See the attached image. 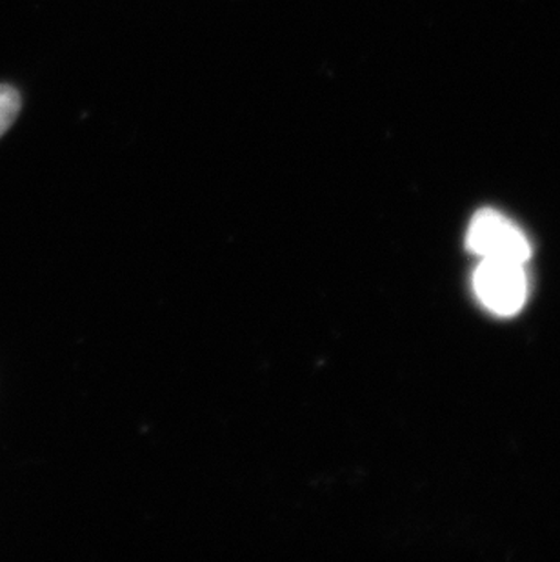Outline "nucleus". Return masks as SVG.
<instances>
[{
    "label": "nucleus",
    "mask_w": 560,
    "mask_h": 562,
    "mask_svg": "<svg viewBox=\"0 0 560 562\" xmlns=\"http://www.w3.org/2000/svg\"><path fill=\"white\" fill-rule=\"evenodd\" d=\"M468 248L481 259L509 260L518 265H526L531 257L523 229L493 210H482L471 221Z\"/></svg>",
    "instance_id": "1"
},
{
    "label": "nucleus",
    "mask_w": 560,
    "mask_h": 562,
    "mask_svg": "<svg viewBox=\"0 0 560 562\" xmlns=\"http://www.w3.org/2000/svg\"><path fill=\"white\" fill-rule=\"evenodd\" d=\"M477 297L490 312L513 315L523 308L528 295L524 265L509 260L482 259L473 277Z\"/></svg>",
    "instance_id": "2"
},
{
    "label": "nucleus",
    "mask_w": 560,
    "mask_h": 562,
    "mask_svg": "<svg viewBox=\"0 0 560 562\" xmlns=\"http://www.w3.org/2000/svg\"><path fill=\"white\" fill-rule=\"evenodd\" d=\"M21 112V95L15 88L0 85V137L15 123Z\"/></svg>",
    "instance_id": "3"
}]
</instances>
